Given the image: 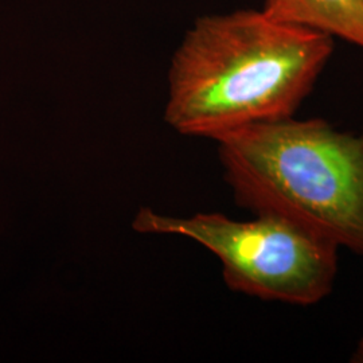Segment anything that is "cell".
Instances as JSON below:
<instances>
[{
  "label": "cell",
  "instance_id": "cell-3",
  "mask_svg": "<svg viewBox=\"0 0 363 363\" xmlns=\"http://www.w3.org/2000/svg\"><path fill=\"white\" fill-rule=\"evenodd\" d=\"M132 228L194 241L218 259L232 291L264 301L315 306L331 295L337 280L339 247L280 216L255 214L247 220L220 213L174 217L143 208Z\"/></svg>",
  "mask_w": 363,
  "mask_h": 363
},
{
  "label": "cell",
  "instance_id": "cell-2",
  "mask_svg": "<svg viewBox=\"0 0 363 363\" xmlns=\"http://www.w3.org/2000/svg\"><path fill=\"white\" fill-rule=\"evenodd\" d=\"M214 142L241 208L294 220L363 257V130L289 117Z\"/></svg>",
  "mask_w": 363,
  "mask_h": 363
},
{
  "label": "cell",
  "instance_id": "cell-5",
  "mask_svg": "<svg viewBox=\"0 0 363 363\" xmlns=\"http://www.w3.org/2000/svg\"><path fill=\"white\" fill-rule=\"evenodd\" d=\"M352 362L363 363V337L358 342L357 349L354 351L352 357H351Z\"/></svg>",
  "mask_w": 363,
  "mask_h": 363
},
{
  "label": "cell",
  "instance_id": "cell-1",
  "mask_svg": "<svg viewBox=\"0 0 363 363\" xmlns=\"http://www.w3.org/2000/svg\"><path fill=\"white\" fill-rule=\"evenodd\" d=\"M334 52V37L265 10L199 18L172 57L164 118L184 136L217 140L295 117Z\"/></svg>",
  "mask_w": 363,
  "mask_h": 363
},
{
  "label": "cell",
  "instance_id": "cell-4",
  "mask_svg": "<svg viewBox=\"0 0 363 363\" xmlns=\"http://www.w3.org/2000/svg\"><path fill=\"white\" fill-rule=\"evenodd\" d=\"M277 19L311 27L363 50V0H265Z\"/></svg>",
  "mask_w": 363,
  "mask_h": 363
}]
</instances>
